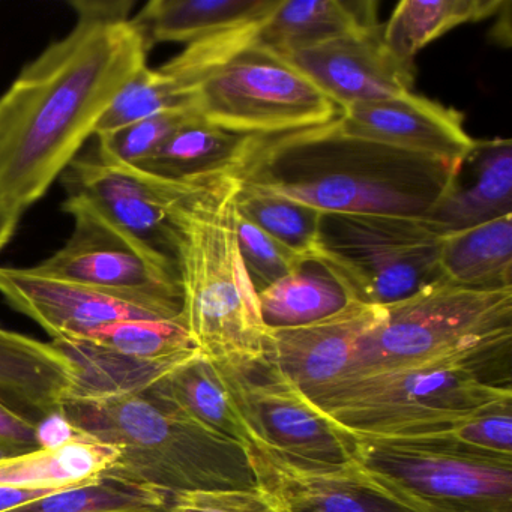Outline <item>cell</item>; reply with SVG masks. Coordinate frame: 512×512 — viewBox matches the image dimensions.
Listing matches in <instances>:
<instances>
[{
	"label": "cell",
	"mask_w": 512,
	"mask_h": 512,
	"mask_svg": "<svg viewBox=\"0 0 512 512\" xmlns=\"http://www.w3.org/2000/svg\"><path fill=\"white\" fill-rule=\"evenodd\" d=\"M145 391L214 433L242 446L250 440V430L236 412L214 362L199 350L160 374Z\"/></svg>",
	"instance_id": "44dd1931"
},
{
	"label": "cell",
	"mask_w": 512,
	"mask_h": 512,
	"mask_svg": "<svg viewBox=\"0 0 512 512\" xmlns=\"http://www.w3.org/2000/svg\"><path fill=\"white\" fill-rule=\"evenodd\" d=\"M341 431L352 463L418 512H512V460Z\"/></svg>",
	"instance_id": "9c48e42d"
},
{
	"label": "cell",
	"mask_w": 512,
	"mask_h": 512,
	"mask_svg": "<svg viewBox=\"0 0 512 512\" xmlns=\"http://www.w3.org/2000/svg\"><path fill=\"white\" fill-rule=\"evenodd\" d=\"M334 122L283 136L254 137L229 173L245 187L323 214L403 217H427L457 175L460 164L346 136Z\"/></svg>",
	"instance_id": "7a4b0ae2"
},
{
	"label": "cell",
	"mask_w": 512,
	"mask_h": 512,
	"mask_svg": "<svg viewBox=\"0 0 512 512\" xmlns=\"http://www.w3.org/2000/svg\"><path fill=\"white\" fill-rule=\"evenodd\" d=\"M239 181L229 172L184 181L172 203L182 320L214 362L265 356L266 328L236 233Z\"/></svg>",
	"instance_id": "3957f363"
},
{
	"label": "cell",
	"mask_w": 512,
	"mask_h": 512,
	"mask_svg": "<svg viewBox=\"0 0 512 512\" xmlns=\"http://www.w3.org/2000/svg\"><path fill=\"white\" fill-rule=\"evenodd\" d=\"M35 439H37L38 449L40 448H58V446L68 445V443L79 442V440L92 439L88 434L82 433L67 416L59 412L44 418L35 428Z\"/></svg>",
	"instance_id": "d590c367"
},
{
	"label": "cell",
	"mask_w": 512,
	"mask_h": 512,
	"mask_svg": "<svg viewBox=\"0 0 512 512\" xmlns=\"http://www.w3.org/2000/svg\"><path fill=\"white\" fill-rule=\"evenodd\" d=\"M280 0H152L133 17L149 49L199 43L265 17Z\"/></svg>",
	"instance_id": "7402d4cb"
},
{
	"label": "cell",
	"mask_w": 512,
	"mask_h": 512,
	"mask_svg": "<svg viewBox=\"0 0 512 512\" xmlns=\"http://www.w3.org/2000/svg\"><path fill=\"white\" fill-rule=\"evenodd\" d=\"M74 227L64 247L34 266L59 280L109 292L145 296L182 307L178 266L113 226L80 199L62 205Z\"/></svg>",
	"instance_id": "30bf717a"
},
{
	"label": "cell",
	"mask_w": 512,
	"mask_h": 512,
	"mask_svg": "<svg viewBox=\"0 0 512 512\" xmlns=\"http://www.w3.org/2000/svg\"><path fill=\"white\" fill-rule=\"evenodd\" d=\"M245 451L257 487L281 512H418L353 463L299 460L253 436Z\"/></svg>",
	"instance_id": "9a60e30c"
},
{
	"label": "cell",
	"mask_w": 512,
	"mask_h": 512,
	"mask_svg": "<svg viewBox=\"0 0 512 512\" xmlns=\"http://www.w3.org/2000/svg\"><path fill=\"white\" fill-rule=\"evenodd\" d=\"M382 316L383 307L352 301L338 313L310 325L266 329L265 356L305 398H310L346 376L359 340Z\"/></svg>",
	"instance_id": "ac0fdd59"
},
{
	"label": "cell",
	"mask_w": 512,
	"mask_h": 512,
	"mask_svg": "<svg viewBox=\"0 0 512 512\" xmlns=\"http://www.w3.org/2000/svg\"><path fill=\"white\" fill-rule=\"evenodd\" d=\"M52 493H58V491L0 487V512L11 511V509L19 508V506L34 502V500Z\"/></svg>",
	"instance_id": "8d00e7d4"
},
{
	"label": "cell",
	"mask_w": 512,
	"mask_h": 512,
	"mask_svg": "<svg viewBox=\"0 0 512 512\" xmlns=\"http://www.w3.org/2000/svg\"><path fill=\"white\" fill-rule=\"evenodd\" d=\"M62 413L82 433L118 449L106 475L170 497L259 488L245 446L185 418L145 389L71 397Z\"/></svg>",
	"instance_id": "5b68a950"
},
{
	"label": "cell",
	"mask_w": 512,
	"mask_h": 512,
	"mask_svg": "<svg viewBox=\"0 0 512 512\" xmlns=\"http://www.w3.org/2000/svg\"><path fill=\"white\" fill-rule=\"evenodd\" d=\"M262 19L190 44L161 73L187 97L193 115L230 133L283 136L337 121L341 107L256 43Z\"/></svg>",
	"instance_id": "277c9868"
},
{
	"label": "cell",
	"mask_w": 512,
	"mask_h": 512,
	"mask_svg": "<svg viewBox=\"0 0 512 512\" xmlns=\"http://www.w3.org/2000/svg\"><path fill=\"white\" fill-rule=\"evenodd\" d=\"M334 124L346 136L451 164L463 163L475 146L460 112L412 92L344 107Z\"/></svg>",
	"instance_id": "e0dca14e"
},
{
	"label": "cell",
	"mask_w": 512,
	"mask_h": 512,
	"mask_svg": "<svg viewBox=\"0 0 512 512\" xmlns=\"http://www.w3.org/2000/svg\"><path fill=\"white\" fill-rule=\"evenodd\" d=\"M14 455L17 454H14V452L11 451L10 448H7V446L4 445H0V460H4V458L8 457H14Z\"/></svg>",
	"instance_id": "f35d334b"
},
{
	"label": "cell",
	"mask_w": 512,
	"mask_h": 512,
	"mask_svg": "<svg viewBox=\"0 0 512 512\" xmlns=\"http://www.w3.org/2000/svg\"><path fill=\"white\" fill-rule=\"evenodd\" d=\"M443 281L469 289H512V215L442 235Z\"/></svg>",
	"instance_id": "603a6c76"
},
{
	"label": "cell",
	"mask_w": 512,
	"mask_h": 512,
	"mask_svg": "<svg viewBox=\"0 0 512 512\" xmlns=\"http://www.w3.org/2000/svg\"><path fill=\"white\" fill-rule=\"evenodd\" d=\"M377 439L512 460V397L500 398L457 418L403 428Z\"/></svg>",
	"instance_id": "484cf974"
},
{
	"label": "cell",
	"mask_w": 512,
	"mask_h": 512,
	"mask_svg": "<svg viewBox=\"0 0 512 512\" xmlns=\"http://www.w3.org/2000/svg\"><path fill=\"white\" fill-rule=\"evenodd\" d=\"M377 26L376 2L280 0L260 22L256 43L284 56Z\"/></svg>",
	"instance_id": "ffe728a7"
},
{
	"label": "cell",
	"mask_w": 512,
	"mask_h": 512,
	"mask_svg": "<svg viewBox=\"0 0 512 512\" xmlns=\"http://www.w3.org/2000/svg\"><path fill=\"white\" fill-rule=\"evenodd\" d=\"M71 8L74 28L0 97V199L19 215L61 178L115 95L148 65L133 2L82 0Z\"/></svg>",
	"instance_id": "6da1fadb"
},
{
	"label": "cell",
	"mask_w": 512,
	"mask_h": 512,
	"mask_svg": "<svg viewBox=\"0 0 512 512\" xmlns=\"http://www.w3.org/2000/svg\"><path fill=\"white\" fill-rule=\"evenodd\" d=\"M170 512H281L274 500L260 490L188 491L169 502Z\"/></svg>",
	"instance_id": "e575fe53"
},
{
	"label": "cell",
	"mask_w": 512,
	"mask_h": 512,
	"mask_svg": "<svg viewBox=\"0 0 512 512\" xmlns=\"http://www.w3.org/2000/svg\"><path fill=\"white\" fill-rule=\"evenodd\" d=\"M506 338H512V289L439 281L383 307L341 380L454 358Z\"/></svg>",
	"instance_id": "52a82bcc"
},
{
	"label": "cell",
	"mask_w": 512,
	"mask_h": 512,
	"mask_svg": "<svg viewBox=\"0 0 512 512\" xmlns=\"http://www.w3.org/2000/svg\"><path fill=\"white\" fill-rule=\"evenodd\" d=\"M253 140L254 136L221 130L194 115L167 139L139 172L167 181H191L232 172Z\"/></svg>",
	"instance_id": "d4e9b609"
},
{
	"label": "cell",
	"mask_w": 512,
	"mask_h": 512,
	"mask_svg": "<svg viewBox=\"0 0 512 512\" xmlns=\"http://www.w3.org/2000/svg\"><path fill=\"white\" fill-rule=\"evenodd\" d=\"M503 5L502 0H404L383 28V41L395 58L413 64L427 44L464 23L494 16Z\"/></svg>",
	"instance_id": "83f0119b"
},
{
	"label": "cell",
	"mask_w": 512,
	"mask_h": 512,
	"mask_svg": "<svg viewBox=\"0 0 512 512\" xmlns=\"http://www.w3.org/2000/svg\"><path fill=\"white\" fill-rule=\"evenodd\" d=\"M77 341L149 364L178 362L197 352L182 316L172 320H119Z\"/></svg>",
	"instance_id": "f1b7e54d"
},
{
	"label": "cell",
	"mask_w": 512,
	"mask_h": 512,
	"mask_svg": "<svg viewBox=\"0 0 512 512\" xmlns=\"http://www.w3.org/2000/svg\"><path fill=\"white\" fill-rule=\"evenodd\" d=\"M119 451L88 439L58 448H40L0 460V487L62 491L106 475Z\"/></svg>",
	"instance_id": "cb8c5ba5"
},
{
	"label": "cell",
	"mask_w": 512,
	"mask_h": 512,
	"mask_svg": "<svg viewBox=\"0 0 512 512\" xmlns=\"http://www.w3.org/2000/svg\"><path fill=\"white\" fill-rule=\"evenodd\" d=\"M511 358L506 338L454 358L340 380L307 400L344 430L385 437L512 397Z\"/></svg>",
	"instance_id": "8992f818"
},
{
	"label": "cell",
	"mask_w": 512,
	"mask_h": 512,
	"mask_svg": "<svg viewBox=\"0 0 512 512\" xmlns=\"http://www.w3.org/2000/svg\"><path fill=\"white\" fill-rule=\"evenodd\" d=\"M164 491L104 475L8 512H140L169 508Z\"/></svg>",
	"instance_id": "f546056e"
},
{
	"label": "cell",
	"mask_w": 512,
	"mask_h": 512,
	"mask_svg": "<svg viewBox=\"0 0 512 512\" xmlns=\"http://www.w3.org/2000/svg\"><path fill=\"white\" fill-rule=\"evenodd\" d=\"M59 179L67 197L88 203L113 226L176 263L178 236L172 203L184 181L112 166L104 163L94 148L80 152Z\"/></svg>",
	"instance_id": "7c38bea8"
},
{
	"label": "cell",
	"mask_w": 512,
	"mask_h": 512,
	"mask_svg": "<svg viewBox=\"0 0 512 512\" xmlns=\"http://www.w3.org/2000/svg\"><path fill=\"white\" fill-rule=\"evenodd\" d=\"M239 251L256 293L295 271L308 257L301 256L236 212Z\"/></svg>",
	"instance_id": "836d02e7"
},
{
	"label": "cell",
	"mask_w": 512,
	"mask_h": 512,
	"mask_svg": "<svg viewBox=\"0 0 512 512\" xmlns=\"http://www.w3.org/2000/svg\"><path fill=\"white\" fill-rule=\"evenodd\" d=\"M191 116L193 113L187 110L161 113L113 133L95 136L92 148L104 163L140 170Z\"/></svg>",
	"instance_id": "d6a6232c"
},
{
	"label": "cell",
	"mask_w": 512,
	"mask_h": 512,
	"mask_svg": "<svg viewBox=\"0 0 512 512\" xmlns=\"http://www.w3.org/2000/svg\"><path fill=\"white\" fill-rule=\"evenodd\" d=\"M506 215H512L511 140L475 142L427 218L445 235Z\"/></svg>",
	"instance_id": "d6986e66"
},
{
	"label": "cell",
	"mask_w": 512,
	"mask_h": 512,
	"mask_svg": "<svg viewBox=\"0 0 512 512\" xmlns=\"http://www.w3.org/2000/svg\"><path fill=\"white\" fill-rule=\"evenodd\" d=\"M173 110H190V101L176 88L175 83L148 65L140 68L115 95L95 127V136L113 133L128 125L154 118Z\"/></svg>",
	"instance_id": "1f68e13d"
},
{
	"label": "cell",
	"mask_w": 512,
	"mask_h": 512,
	"mask_svg": "<svg viewBox=\"0 0 512 512\" xmlns=\"http://www.w3.org/2000/svg\"><path fill=\"white\" fill-rule=\"evenodd\" d=\"M0 295L53 341L79 340L119 320H172L182 314L178 305L59 280L34 268L0 266Z\"/></svg>",
	"instance_id": "4fadbf2b"
},
{
	"label": "cell",
	"mask_w": 512,
	"mask_h": 512,
	"mask_svg": "<svg viewBox=\"0 0 512 512\" xmlns=\"http://www.w3.org/2000/svg\"><path fill=\"white\" fill-rule=\"evenodd\" d=\"M20 218L22 215L17 214L4 200L0 199V251L4 250L13 238Z\"/></svg>",
	"instance_id": "74e56055"
},
{
	"label": "cell",
	"mask_w": 512,
	"mask_h": 512,
	"mask_svg": "<svg viewBox=\"0 0 512 512\" xmlns=\"http://www.w3.org/2000/svg\"><path fill=\"white\" fill-rule=\"evenodd\" d=\"M140 512H170L169 508L166 509H157V511H140Z\"/></svg>",
	"instance_id": "ab89813d"
},
{
	"label": "cell",
	"mask_w": 512,
	"mask_h": 512,
	"mask_svg": "<svg viewBox=\"0 0 512 512\" xmlns=\"http://www.w3.org/2000/svg\"><path fill=\"white\" fill-rule=\"evenodd\" d=\"M236 212L301 256L313 259L323 212L239 182Z\"/></svg>",
	"instance_id": "4dcf8cb0"
},
{
	"label": "cell",
	"mask_w": 512,
	"mask_h": 512,
	"mask_svg": "<svg viewBox=\"0 0 512 512\" xmlns=\"http://www.w3.org/2000/svg\"><path fill=\"white\" fill-rule=\"evenodd\" d=\"M76 364L55 343L0 326V445L38 449L35 428L76 391Z\"/></svg>",
	"instance_id": "5bb4252c"
},
{
	"label": "cell",
	"mask_w": 512,
	"mask_h": 512,
	"mask_svg": "<svg viewBox=\"0 0 512 512\" xmlns=\"http://www.w3.org/2000/svg\"><path fill=\"white\" fill-rule=\"evenodd\" d=\"M214 365L254 439L311 463H352L341 428L311 406L266 356Z\"/></svg>",
	"instance_id": "8fae6325"
},
{
	"label": "cell",
	"mask_w": 512,
	"mask_h": 512,
	"mask_svg": "<svg viewBox=\"0 0 512 512\" xmlns=\"http://www.w3.org/2000/svg\"><path fill=\"white\" fill-rule=\"evenodd\" d=\"M380 26L281 56L338 107L412 92L415 67L392 55Z\"/></svg>",
	"instance_id": "2e32d148"
},
{
	"label": "cell",
	"mask_w": 512,
	"mask_h": 512,
	"mask_svg": "<svg viewBox=\"0 0 512 512\" xmlns=\"http://www.w3.org/2000/svg\"><path fill=\"white\" fill-rule=\"evenodd\" d=\"M442 235L427 217L322 214L313 259L343 284L350 301L386 307L443 281Z\"/></svg>",
	"instance_id": "ba28073f"
},
{
	"label": "cell",
	"mask_w": 512,
	"mask_h": 512,
	"mask_svg": "<svg viewBox=\"0 0 512 512\" xmlns=\"http://www.w3.org/2000/svg\"><path fill=\"white\" fill-rule=\"evenodd\" d=\"M266 329L298 328L326 319L349 304L343 284L317 259L257 293Z\"/></svg>",
	"instance_id": "4316f807"
}]
</instances>
